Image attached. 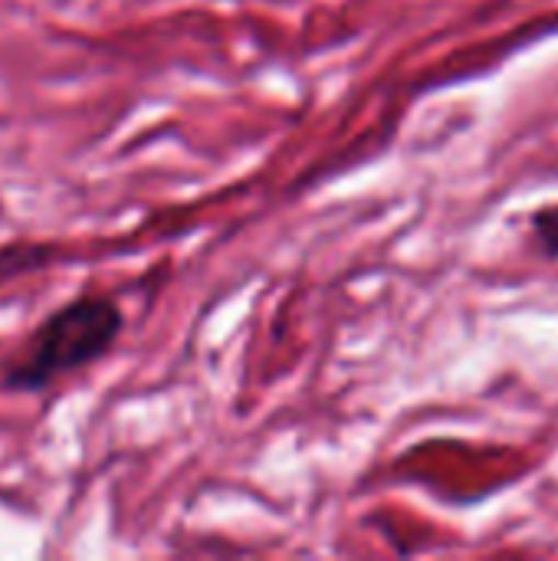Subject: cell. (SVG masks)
Wrapping results in <instances>:
<instances>
[{"instance_id":"2","label":"cell","mask_w":558,"mask_h":561,"mask_svg":"<svg viewBox=\"0 0 558 561\" xmlns=\"http://www.w3.org/2000/svg\"><path fill=\"white\" fill-rule=\"evenodd\" d=\"M533 233L546 256H558V207H543L533 214Z\"/></svg>"},{"instance_id":"1","label":"cell","mask_w":558,"mask_h":561,"mask_svg":"<svg viewBox=\"0 0 558 561\" xmlns=\"http://www.w3.org/2000/svg\"><path fill=\"white\" fill-rule=\"evenodd\" d=\"M122 322V309L109 296H79L59 306L26 339L23 352L0 368V391L36 394L92 365L115 345Z\"/></svg>"}]
</instances>
